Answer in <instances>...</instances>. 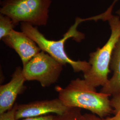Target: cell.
<instances>
[{"instance_id": "obj_1", "label": "cell", "mask_w": 120, "mask_h": 120, "mask_svg": "<svg viewBox=\"0 0 120 120\" xmlns=\"http://www.w3.org/2000/svg\"><path fill=\"white\" fill-rule=\"evenodd\" d=\"M55 90L58 98L67 108L84 109L101 118L114 113L109 98L111 95L97 92L84 79L76 78L65 88L56 86Z\"/></svg>"}, {"instance_id": "obj_2", "label": "cell", "mask_w": 120, "mask_h": 120, "mask_svg": "<svg viewBox=\"0 0 120 120\" xmlns=\"http://www.w3.org/2000/svg\"><path fill=\"white\" fill-rule=\"evenodd\" d=\"M84 19L77 17L75 24L64 35L62 38L58 41L50 40L46 38L36 28L26 23H21L22 31L32 39L41 51L45 52L60 63L65 65L70 64L74 72L85 73L90 68L89 62L85 60H74L69 57L64 49V43L70 38L80 41L84 38V35L77 30V26Z\"/></svg>"}, {"instance_id": "obj_3", "label": "cell", "mask_w": 120, "mask_h": 120, "mask_svg": "<svg viewBox=\"0 0 120 120\" xmlns=\"http://www.w3.org/2000/svg\"><path fill=\"white\" fill-rule=\"evenodd\" d=\"M111 34L107 42L90 54V69L84 73V79L90 85L97 88L105 85L109 80L110 65L114 49L120 37V20L112 15L108 19Z\"/></svg>"}, {"instance_id": "obj_4", "label": "cell", "mask_w": 120, "mask_h": 120, "mask_svg": "<svg viewBox=\"0 0 120 120\" xmlns=\"http://www.w3.org/2000/svg\"><path fill=\"white\" fill-rule=\"evenodd\" d=\"M52 0H3L0 14L10 17L17 26L20 22L32 26H45Z\"/></svg>"}, {"instance_id": "obj_5", "label": "cell", "mask_w": 120, "mask_h": 120, "mask_svg": "<svg viewBox=\"0 0 120 120\" xmlns=\"http://www.w3.org/2000/svg\"><path fill=\"white\" fill-rule=\"evenodd\" d=\"M63 66L47 53L41 51L23 66L22 72L26 81H36L43 87H48L58 81Z\"/></svg>"}, {"instance_id": "obj_6", "label": "cell", "mask_w": 120, "mask_h": 120, "mask_svg": "<svg viewBox=\"0 0 120 120\" xmlns=\"http://www.w3.org/2000/svg\"><path fill=\"white\" fill-rule=\"evenodd\" d=\"M69 109L58 98L35 101L17 105L16 117L17 120H19L28 117L47 115L52 113L56 115H61Z\"/></svg>"}, {"instance_id": "obj_7", "label": "cell", "mask_w": 120, "mask_h": 120, "mask_svg": "<svg viewBox=\"0 0 120 120\" xmlns=\"http://www.w3.org/2000/svg\"><path fill=\"white\" fill-rule=\"evenodd\" d=\"M26 81L22 68L18 67L13 73L11 80L0 86V114L13 108L18 95L26 90Z\"/></svg>"}, {"instance_id": "obj_8", "label": "cell", "mask_w": 120, "mask_h": 120, "mask_svg": "<svg viewBox=\"0 0 120 120\" xmlns=\"http://www.w3.org/2000/svg\"><path fill=\"white\" fill-rule=\"evenodd\" d=\"M1 40L16 52L21 59L23 66L41 51L37 44L22 32L13 30Z\"/></svg>"}, {"instance_id": "obj_9", "label": "cell", "mask_w": 120, "mask_h": 120, "mask_svg": "<svg viewBox=\"0 0 120 120\" xmlns=\"http://www.w3.org/2000/svg\"><path fill=\"white\" fill-rule=\"evenodd\" d=\"M110 68L112 75L100 92L112 96L120 93V37L113 51Z\"/></svg>"}, {"instance_id": "obj_10", "label": "cell", "mask_w": 120, "mask_h": 120, "mask_svg": "<svg viewBox=\"0 0 120 120\" xmlns=\"http://www.w3.org/2000/svg\"><path fill=\"white\" fill-rule=\"evenodd\" d=\"M16 25L10 17L3 14L0 15V39L2 40L13 31Z\"/></svg>"}, {"instance_id": "obj_11", "label": "cell", "mask_w": 120, "mask_h": 120, "mask_svg": "<svg viewBox=\"0 0 120 120\" xmlns=\"http://www.w3.org/2000/svg\"><path fill=\"white\" fill-rule=\"evenodd\" d=\"M81 109L69 108L63 114L56 115L55 120H82Z\"/></svg>"}, {"instance_id": "obj_12", "label": "cell", "mask_w": 120, "mask_h": 120, "mask_svg": "<svg viewBox=\"0 0 120 120\" xmlns=\"http://www.w3.org/2000/svg\"><path fill=\"white\" fill-rule=\"evenodd\" d=\"M17 105V103H15L12 109L0 114V120H17L16 112Z\"/></svg>"}, {"instance_id": "obj_13", "label": "cell", "mask_w": 120, "mask_h": 120, "mask_svg": "<svg viewBox=\"0 0 120 120\" xmlns=\"http://www.w3.org/2000/svg\"><path fill=\"white\" fill-rule=\"evenodd\" d=\"M110 99L111 105L114 113L116 112H120V93L112 96Z\"/></svg>"}, {"instance_id": "obj_14", "label": "cell", "mask_w": 120, "mask_h": 120, "mask_svg": "<svg viewBox=\"0 0 120 120\" xmlns=\"http://www.w3.org/2000/svg\"><path fill=\"white\" fill-rule=\"evenodd\" d=\"M56 116L47 115L36 117H31L23 119L22 120H55Z\"/></svg>"}, {"instance_id": "obj_15", "label": "cell", "mask_w": 120, "mask_h": 120, "mask_svg": "<svg viewBox=\"0 0 120 120\" xmlns=\"http://www.w3.org/2000/svg\"><path fill=\"white\" fill-rule=\"evenodd\" d=\"M82 120H103V118H100L93 113H85L82 114Z\"/></svg>"}, {"instance_id": "obj_16", "label": "cell", "mask_w": 120, "mask_h": 120, "mask_svg": "<svg viewBox=\"0 0 120 120\" xmlns=\"http://www.w3.org/2000/svg\"><path fill=\"white\" fill-rule=\"evenodd\" d=\"M103 120H120V112L115 113L114 116L112 117H107L105 118H103Z\"/></svg>"}, {"instance_id": "obj_17", "label": "cell", "mask_w": 120, "mask_h": 120, "mask_svg": "<svg viewBox=\"0 0 120 120\" xmlns=\"http://www.w3.org/2000/svg\"><path fill=\"white\" fill-rule=\"evenodd\" d=\"M116 13H117V14H118V15L119 16V17H120V9H119V10L116 12Z\"/></svg>"}]
</instances>
